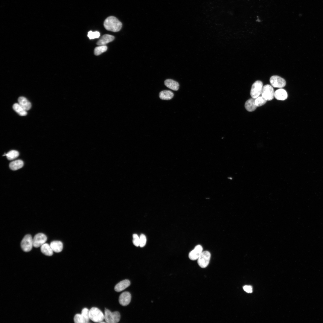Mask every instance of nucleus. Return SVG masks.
I'll return each mask as SVG.
<instances>
[{"instance_id":"nucleus-1","label":"nucleus","mask_w":323,"mask_h":323,"mask_svg":"<svg viewBox=\"0 0 323 323\" xmlns=\"http://www.w3.org/2000/svg\"><path fill=\"white\" fill-rule=\"evenodd\" d=\"M103 25L107 30L113 32H117L120 30L122 24L118 19L114 16H110L104 21Z\"/></svg>"},{"instance_id":"nucleus-2","label":"nucleus","mask_w":323,"mask_h":323,"mask_svg":"<svg viewBox=\"0 0 323 323\" xmlns=\"http://www.w3.org/2000/svg\"><path fill=\"white\" fill-rule=\"evenodd\" d=\"M104 316L106 322L108 323L118 322L120 321L121 317L120 314L118 312H112L106 308L105 309Z\"/></svg>"},{"instance_id":"nucleus-3","label":"nucleus","mask_w":323,"mask_h":323,"mask_svg":"<svg viewBox=\"0 0 323 323\" xmlns=\"http://www.w3.org/2000/svg\"><path fill=\"white\" fill-rule=\"evenodd\" d=\"M89 317L90 320L96 322L100 323L104 319L102 312L96 307H92L89 310Z\"/></svg>"},{"instance_id":"nucleus-4","label":"nucleus","mask_w":323,"mask_h":323,"mask_svg":"<svg viewBox=\"0 0 323 323\" xmlns=\"http://www.w3.org/2000/svg\"><path fill=\"white\" fill-rule=\"evenodd\" d=\"M211 256L209 251H202L197 259V263L199 266L202 268L206 267L209 263Z\"/></svg>"},{"instance_id":"nucleus-5","label":"nucleus","mask_w":323,"mask_h":323,"mask_svg":"<svg viewBox=\"0 0 323 323\" xmlns=\"http://www.w3.org/2000/svg\"><path fill=\"white\" fill-rule=\"evenodd\" d=\"M263 85L262 82L260 80L255 81L252 84L250 92L252 98L256 99L261 94Z\"/></svg>"},{"instance_id":"nucleus-6","label":"nucleus","mask_w":323,"mask_h":323,"mask_svg":"<svg viewBox=\"0 0 323 323\" xmlns=\"http://www.w3.org/2000/svg\"><path fill=\"white\" fill-rule=\"evenodd\" d=\"M21 246L24 252H28L31 250L33 245V238L31 235L28 234L24 236L21 242Z\"/></svg>"},{"instance_id":"nucleus-7","label":"nucleus","mask_w":323,"mask_h":323,"mask_svg":"<svg viewBox=\"0 0 323 323\" xmlns=\"http://www.w3.org/2000/svg\"><path fill=\"white\" fill-rule=\"evenodd\" d=\"M274 92L272 86L269 84L263 86L261 92L262 96L267 100H271L274 97Z\"/></svg>"},{"instance_id":"nucleus-8","label":"nucleus","mask_w":323,"mask_h":323,"mask_svg":"<svg viewBox=\"0 0 323 323\" xmlns=\"http://www.w3.org/2000/svg\"><path fill=\"white\" fill-rule=\"evenodd\" d=\"M270 82L272 86L275 88H282L286 85L285 80L277 75L272 76L270 78Z\"/></svg>"},{"instance_id":"nucleus-9","label":"nucleus","mask_w":323,"mask_h":323,"mask_svg":"<svg viewBox=\"0 0 323 323\" xmlns=\"http://www.w3.org/2000/svg\"><path fill=\"white\" fill-rule=\"evenodd\" d=\"M47 240L46 235L42 233L36 234L33 238V246L36 248L41 246L45 243Z\"/></svg>"},{"instance_id":"nucleus-10","label":"nucleus","mask_w":323,"mask_h":323,"mask_svg":"<svg viewBox=\"0 0 323 323\" xmlns=\"http://www.w3.org/2000/svg\"><path fill=\"white\" fill-rule=\"evenodd\" d=\"M131 299V294L128 292H122L119 296V302L123 306H126L130 303Z\"/></svg>"},{"instance_id":"nucleus-11","label":"nucleus","mask_w":323,"mask_h":323,"mask_svg":"<svg viewBox=\"0 0 323 323\" xmlns=\"http://www.w3.org/2000/svg\"><path fill=\"white\" fill-rule=\"evenodd\" d=\"M202 250L203 248L201 245H196L194 249L189 252L188 255L189 258L193 260L197 259L202 252Z\"/></svg>"},{"instance_id":"nucleus-12","label":"nucleus","mask_w":323,"mask_h":323,"mask_svg":"<svg viewBox=\"0 0 323 323\" xmlns=\"http://www.w3.org/2000/svg\"><path fill=\"white\" fill-rule=\"evenodd\" d=\"M115 39L114 36L109 34L103 36L97 42L99 45H105L109 42L113 41Z\"/></svg>"},{"instance_id":"nucleus-13","label":"nucleus","mask_w":323,"mask_h":323,"mask_svg":"<svg viewBox=\"0 0 323 323\" xmlns=\"http://www.w3.org/2000/svg\"><path fill=\"white\" fill-rule=\"evenodd\" d=\"M130 282L127 279L122 281L118 283L115 287V290L117 292H121L130 286Z\"/></svg>"},{"instance_id":"nucleus-14","label":"nucleus","mask_w":323,"mask_h":323,"mask_svg":"<svg viewBox=\"0 0 323 323\" xmlns=\"http://www.w3.org/2000/svg\"><path fill=\"white\" fill-rule=\"evenodd\" d=\"M288 95L285 90L283 89H280L276 90L274 93V97L279 100H284L287 97Z\"/></svg>"},{"instance_id":"nucleus-15","label":"nucleus","mask_w":323,"mask_h":323,"mask_svg":"<svg viewBox=\"0 0 323 323\" xmlns=\"http://www.w3.org/2000/svg\"><path fill=\"white\" fill-rule=\"evenodd\" d=\"M164 85L168 88L174 91H177L179 88V84L176 81L171 79L165 80Z\"/></svg>"},{"instance_id":"nucleus-16","label":"nucleus","mask_w":323,"mask_h":323,"mask_svg":"<svg viewBox=\"0 0 323 323\" xmlns=\"http://www.w3.org/2000/svg\"><path fill=\"white\" fill-rule=\"evenodd\" d=\"M255 99L251 98L247 100L245 103V107L246 110L249 112L255 111L257 106L255 103Z\"/></svg>"},{"instance_id":"nucleus-17","label":"nucleus","mask_w":323,"mask_h":323,"mask_svg":"<svg viewBox=\"0 0 323 323\" xmlns=\"http://www.w3.org/2000/svg\"><path fill=\"white\" fill-rule=\"evenodd\" d=\"M19 104L25 110H29L31 106V103L25 97H19L18 99Z\"/></svg>"},{"instance_id":"nucleus-18","label":"nucleus","mask_w":323,"mask_h":323,"mask_svg":"<svg viewBox=\"0 0 323 323\" xmlns=\"http://www.w3.org/2000/svg\"><path fill=\"white\" fill-rule=\"evenodd\" d=\"M50 245L53 252L58 253L61 252L63 249V244L59 241H54L51 242Z\"/></svg>"},{"instance_id":"nucleus-19","label":"nucleus","mask_w":323,"mask_h":323,"mask_svg":"<svg viewBox=\"0 0 323 323\" xmlns=\"http://www.w3.org/2000/svg\"><path fill=\"white\" fill-rule=\"evenodd\" d=\"M173 93L170 90H163L159 94L160 98L163 100H170L173 98Z\"/></svg>"},{"instance_id":"nucleus-20","label":"nucleus","mask_w":323,"mask_h":323,"mask_svg":"<svg viewBox=\"0 0 323 323\" xmlns=\"http://www.w3.org/2000/svg\"><path fill=\"white\" fill-rule=\"evenodd\" d=\"M41 251L43 254L46 256H51L53 254V251L50 245L47 243H44L41 246Z\"/></svg>"},{"instance_id":"nucleus-21","label":"nucleus","mask_w":323,"mask_h":323,"mask_svg":"<svg viewBox=\"0 0 323 323\" xmlns=\"http://www.w3.org/2000/svg\"><path fill=\"white\" fill-rule=\"evenodd\" d=\"M23 164L22 161L18 160L11 162L9 164V167L12 170H16L22 168Z\"/></svg>"},{"instance_id":"nucleus-22","label":"nucleus","mask_w":323,"mask_h":323,"mask_svg":"<svg viewBox=\"0 0 323 323\" xmlns=\"http://www.w3.org/2000/svg\"><path fill=\"white\" fill-rule=\"evenodd\" d=\"M13 110L20 115L24 116L27 114L26 111L25 110L19 103H14L13 105Z\"/></svg>"},{"instance_id":"nucleus-23","label":"nucleus","mask_w":323,"mask_h":323,"mask_svg":"<svg viewBox=\"0 0 323 323\" xmlns=\"http://www.w3.org/2000/svg\"><path fill=\"white\" fill-rule=\"evenodd\" d=\"M19 153L17 151L12 150L9 151L7 154L3 155V156H6L7 159L9 160H12L17 157L19 156Z\"/></svg>"},{"instance_id":"nucleus-24","label":"nucleus","mask_w":323,"mask_h":323,"mask_svg":"<svg viewBox=\"0 0 323 323\" xmlns=\"http://www.w3.org/2000/svg\"><path fill=\"white\" fill-rule=\"evenodd\" d=\"M107 47L106 45H100L96 47L94 49V53L95 55H99L106 51Z\"/></svg>"},{"instance_id":"nucleus-25","label":"nucleus","mask_w":323,"mask_h":323,"mask_svg":"<svg viewBox=\"0 0 323 323\" xmlns=\"http://www.w3.org/2000/svg\"><path fill=\"white\" fill-rule=\"evenodd\" d=\"M81 314L84 319L85 323H88L90 319L89 310L87 308H84L82 309Z\"/></svg>"},{"instance_id":"nucleus-26","label":"nucleus","mask_w":323,"mask_h":323,"mask_svg":"<svg viewBox=\"0 0 323 323\" xmlns=\"http://www.w3.org/2000/svg\"><path fill=\"white\" fill-rule=\"evenodd\" d=\"M267 101L262 96H259L255 99V103L257 107H259L264 105Z\"/></svg>"},{"instance_id":"nucleus-27","label":"nucleus","mask_w":323,"mask_h":323,"mask_svg":"<svg viewBox=\"0 0 323 323\" xmlns=\"http://www.w3.org/2000/svg\"><path fill=\"white\" fill-rule=\"evenodd\" d=\"M87 36L90 39L98 38L100 36V33L98 31L93 32L91 31L88 32Z\"/></svg>"},{"instance_id":"nucleus-28","label":"nucleus","mask_w":323,"mask_h":323,"mask_svg":"<svg viewBox=\"0 0 323 323\" xmlns=\"http://www.w3.org/2000/svg\"><path fill=\"white\" fill-rule=\"evenodd\" d=\"M74 322L75 323H85L81 314H76L74 317Z\"/></svg>"},{"instance_id":"nucleus-29","label":"nucleus","mask_w":323,"mask_h":323,"mask_svg":"<svg viewBox=\"0 0 323 323\" xmlns=\"http://www.w3.org/2000/svg\"><path fill=\"white\" fill-rule=\"evenodd\" d=\"M140 247H142L145 245L146 242V238L144 234H141L140 237Z\"/></svg>"},{"instance_id":"nucleus-30","label":"nucleus","mask_w":323,"mask_h":323,"mask_svg":"<svg viewBox=\"0 0 323 323\" xmlns=\"http://www.w3.org/2000/svg\"><path fill=\"white\" fill-rule=\"evenodd\" d=\"M133 243L134 245L136 246H139L140 238L137 234H134L133 235Z\"/></svg>"},{"instance_id":"nucleus-31","label":"nucleus","mask_w":323,"mask_h":323,"mask_svg":"<svg viewBox=\"0 0 323 323\" xmlns=\"http://www.w3.org/2000/svg\"><path fill=\"white\" fill-rule=\"evenodd\" d=\"M244 290L248 293L252 292V288L251 286L245 285L243 287Z\"/></svg>"}]
</instances>
